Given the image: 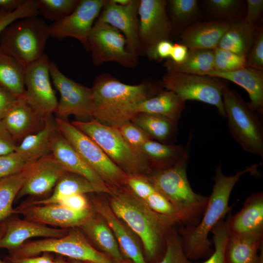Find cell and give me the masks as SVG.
<instances>
[{
  "mask_svg": "<svg viewBox=\"0 0 263 263\" xmlns=\"http://www.w3.org/2000/svg\"><path fill=\"white\" fill-rule=\"evenodd\" d=\"M93 117L98 122L116 127L130 121L138 106L164 90L161 80L147 79L137 85L121 82L108 73L95 78L92 87Z\"/></svg>",
  "mask_w": 263,
  "mask_h": 263,
  "instance_id": "6da1fadb",
  "label": "cell"
},
{
  "mask_svg": "<svg viewBox=\"0 0 263 263\" xmlns=\"http://www.w3.org/2000/svg\"><path fill=\"white\" fill-rule=\"evenodd\" d=\"M257 169L258 165L254 164L227 176L223 173L221 164L216 167L212 191L208 197L201 221L196 225H187L181 230L183 247L189 259L207 258L212 253L208 235L231 210L228 201L235 185L245 174L257 173Z\"/></svg>",
  "mask_w": 263,
  "mask_h": 263,
  "instance_id": "7a4b0ae2",
  "label": "cell"
},
{
  "mask_svg": "<svg viewBox=\"0 0 263 263\" xmlns=\"http://www.w3.org/2000/svg\"><path fill=\"white\" fill-rule=\"evenodd\" d=\"M109 205L115 215L140 239L149 260H156L172 227L180 222L152 210L133 193L115 189Z\"/></svg>",
  "mask_w": 263,
  "mask_h": 263,
  "instance_id": "3957f363",
  "label": "cell"
},
{
  "mask_svg": "<svg viewBox=\"0 0 263 263\" xmlns=\"http://www.w3.org/2000/svg\"><path fill=\"white\" fill-rule=\"evenodd\" d=\"M71 123L94 140L108 157L128 175L150 174L152 169L147 157L131 146L114 127L93 118Z\"/></svg>",
  "mask_w": 263,
  "mask_h": 263,
  "instance_id": "277c9868",
  "label": "cell"
},
{
  "mask_svg": "<svg viewBox=\"0 0 263 263\" xmlns=\"http://www.w3.org/2000/svg\"><path fill=\"white\" fill-rule=\"evenodd\" d=\"M188 158L171 167L154 170L148 178L156 189L179 210L184 223L192 225L204 212L208 197L192 189L187 173Z\"/></svg>",
  "mask_w": 263,
  "mask_h": 263,
  "instance_id": "5b68a950",
  "label": "cell"
},
{
  "mask_svg": "<svg viewBox=\"0 0 263 263\" xmlns=\"http://www.w3.org/2000/svg\"><path fill=\"white\" fill-rule=\"evenodd\" d=\"M222 97L225 118L232 136L244 151L263 157L262 115L226 85Z\"/></svg>",
  "mask_w": 263,
  "mask_h": 263,
  "instance_id": "8992f818",
  "label": "cell"
},
{
  "mask_svg": "<svg viewBox=\"0 0 263 263\" xmlns=\"http://www.w3.org/2000/svg\"><path fill=\"white\" fill-rule=\"evenodd\" d=\"M50 37L49 25L33 16L12 23L0 34V46L26 66L42 56Z\"/></svg>",
  "mask_w": 263,
  "mask_h": 263,
  "instance_id": "52a82bcc",
  "label": "cell"
},
{
  "mask_svg": "<svg viewBox=\"0 0 263 263\" xmlns=\"http://www.w3.org/2000/svg\"><path fill=\"white\" fill-rule=\"evenodd\" d=\"M57 129L85 163L112 189L126 185L128 175L90 137L68 120L56 117Z\"/></svg>",
  "mask_w": 263,
  "mask_h": 263,
  "instance_id": "ba28073f",
  "label": "cell"
},
{
  "mask_svg": "<svg viewBox=\"0 0 263 263\" xmlns=\"http://www.w3.org/2000/svg\"><path fill=\"white\" fill-rule=\"evenodd\" d=\"M54 253L72 260L90 263H112L108 256L93 247L79 231L69 230L65 236L25 243L10 252L15 257H32L41 253Z\"/></svg>",
  "mask_w": 263,
  "mask_h": 263,
  "instance_id": "9c48e42d",
  "label": "cell"
},
{
  "mask_svg": "<svg viewBox=\"0 0 263 263\" xmlns=\"http://www.w3.org/2000/svg\"><path fill=\"white\" fill-rule=\"evenodd\" d=\"M161 81L164 88L174 92L185 101L195 100L214 106L219 115L225 118L222 94L226 84L219 78L167 72Z\"/></svg>",
  "mask_w": 263,
  "mask_h": 263,
  "instance_id": "30bf717a",
  "label": "cell"
},
{
  "mask_svg": "<svg viewBox=\"0 0 263 263\" xmlns=\"http://www.w3.org/2000/svg\"><path fill=\"white\" fill-rule=\"evenodd\" d=\"M88 42L89 52L95 66L114 62L125 68L133 69L138 64L139 57L127 51L123 35L108 24L96 20Z\"/></svg>",
  "mask_w": 263,
  "mask_h": 263,
  "instance_id": "8fae6325",
  "label": "cell"
},
{
  "mask_svg": "<svg viewBox=\"0 0 263 263\" xmlns=\"http://www.w3.org/2000/svg\"><path fill=\"white\" fill-rule=\"evenodd\" d=\"M50 72L53 84L60 96L55 112L57 117L67 120L69 116L73 115L80 119H93L92 88L67 77L52 62L50 64Z\"/></svg>",
  "mask_w": 263,
  "mask_h": 263,
  "instance_id": "7c38bea8",
  "label": "cell"
},
{
  "mask_svg": "<svg viewBox=\"0 0 263 263\" xmlns=\"http://www.w3.org/2000/svg\"><path fill=\"white\" fill-rule=\"evenodd\" d=\"M168 0H140L139 34L144 55L153 60L156 45L169 40L172 26L167 12Z\"/></svg>",
  "mask_w": 263,
  "mask_h": 263,
  "instance_id": "4fadbf2b",
  "label": "cell"
},
{
  "mask_svg": "<svg viewBox=\"0 0 263 263\" xmlns=\"http://www.w3.org/2000/svg\"><path fill=\"white\" fill-rule=\"evenodd\" d=\"M105 0H80L70 15L49 25L50 36L59 40L75 38L89 52V37Z\"/></svg>",
  "mask_w": 263,
  "mask_h": 263,
  "instance_id": "5bb4252c",
  "label": "cell"
},
{
  "mask_svg": "<svg viewBox=\"0 0 263 263\" xmlns=\"http://www.w3.org/2000/svg\"><path fill=\"white\" fill-rule=\"evenodd\" d=\"M50 61L44 54L25 67V95L29 101L45 117L55 113L58 100L51 82Z\"/></svg>",
  "mask_w": 263,
  "mask_h": 263,
  "instance_id": "9a60e30c",
  "label": "cell"
},
{
  "mask_svg": "<svg viewBox=\"0 0 263 263\" xmlns=\"http://www.w3.org/2000/svg\"><path fill=\"white\" fill-rule=\"evenodd\" d=\"M140 0H131L125 6L106 0L96 20L118 30L126 41V50L138 57L144 55L139 34L138 7Z\"/></svg>",
  "mask_w": 263,
  "mask_h": 263,
  "instance_id": "2e32d148",
  "label": "cell"
},
{
  "mask_svg": "<svg viewBox=\"0 0 263 263\" xmlns=\"http://www.w3.org/2000/svg\"><path fill=\"white\" fill-rule=\"evenodd\" d=\"M50 117L44 116L29 101L24 93L17 97L1 122L19 144L27 136L41 130Z\"/></svg>",
  "mask_w": 263,
  "mask_h": 263,
  "instance_id": "e0dca14e",
  "label": "cell"
},
{
  "mask_svg": "<svg viewBox=\"0 0 263 263\" xmlns=\"http://www.w3.org/2000/svg\"><path fill=\"white\" fill-rule=\"evenodd\" d=\"M13 213L20 214L25 219L32 222L63 229L80 227L94 215L91 207L83 211H76L57 204L21 205L14 209Z\"/></svg>",
  "mask_w": 263,
  "mask_h": 263,
  "instance_id": "ac0fdd59",
  "label": "cell"
},
{
  "mask_svg": "<svg viewBox=\"0 0 263 263\" xmlns=\"http://www.w3.org/2000/svg\"><path fill=\"white\" fill-rule=\"evenodd\" d=\"M67 173L53 155L49 153L33 163L29 174L17 197L45 195Z\"/></svg>",
  "mask_w": 263,
  "mask_h": 263,
  "instance_id": "d6986e66",
  "label": "cell"
},
{
  "mask_svg": "<svg viewBox=\"0 0 263 263\" xmlns=\"http://www.w3.org/2000/svg\"><path fill=\"white\" fill-rule=\"evenodd\" d=\"M228 213L229 235L234 237L263 236V194L254 193L245 200L242 209L234 216Z\"/></svg>",
  "mask_w": 263,
  "mask_h": 263,
  "instance_id": "ffe728a7",
  "label": "cell"
},
{
  "mask_svg": "<svg viewBox=\"0 0 263 263\" xmlns=\"http://www.w3.org/2000/svg\"><path fill=\"white\" fill-rule=\"evenodd\" d=\"M5 233L0 241V248L15 250L29 239L34 237L56 238L66 235L67 229L51 227L26 219L14 218L5 222Z\"/></svg>",
  "mask_w": 263,
  "mask_h": 263,
  "instance_id": "44dd1931",
  "label": "cell"
},
{
  "mask_svg": "<svg viewBox=\"0 0 263 263\" xmlns=\"http://www.w3.org/2000/svg\"><path fill=\"white\" fill-rule=\"evenodd\" d=\"M231 23L219 20L196 22L178 34L179 43L189 49L214 50Z\"/></svg>",
  "mask_w": 263,
  "mask_h": 263,
  "instance_id": "7402d4cb",
  "label": "cell"
},
{
  "mask_svg": "<svg viewBox=\"0 0 263 263\" xmlns=\"http://www.w3.org/2000/svg\"><path fill=\"white\" fill-rule=\"evenodd\" d=\"M50 152L68 172L94 184L110 188L85 163L58 129L52 140Z\"/></svg>",
  "mask_w": 263,
  "mask_h": 263,
  "instance_id": "603a6c76",
  "label": "cell"
},
{
  "mask_svg": "<svg viewBox=\"0 0 263 263\" xmlns=\"http://www.w3.org/2000/svg\"><path fill=\"white\" fill-rule=\"evenodd\" d=\"M94 208L111 228L124 255L133 263H147L138 242L109 204L96 201L94 202Z\"/></svg>",
  "mask_w": 263,
  "mask_h": 263,
  "instance_id": "cb8c5ba5",
  "label": "cell"
},
{
  "mask_svg": "<svg viewBox=\"0 0 263 263\" xmlns=\"http://www.w3.org/2000/svg\"><path fill=\"white\" fill-rule=\"evenodd\" d=\"M206 75L232 81L247 92L251 106L263 114V70L245 67L236 70L219 72L212 70Z\"/></svg>",
  "mask_w": 263,
  "mask_h": 263,
  "instance_id": "d4e9b609",
  "label": "cell"
},
{
  "mask_svg": "<svg viewBox=\"0 0 263 263\" xmlns=\"http://www.w3.org/2000/svg\"><path fill=\"white\" fill-rule=\"evenodd\" d=\"M113 191V189L94 184L81 176L67 173L58 181L52 194L47 198L28 201L22 205L57 204L62 198L73 194H85L94 192H103L111 194Z\"/></svg>",
  "mask_w": 263,
  "mask_h": 263,
  "instance_id": "484cf974",
  "label": "cell"
},
{
  "mask_svg": "<svg viewBox=\"0 0 263 263\" xmlns=\"http://www.w3.org/2000/svg\"><path fill=\"white\" fill-rule=\"evenodd\" d=\"M57 130L52 115L41 130L27 136L18 144L15 151L26 163L38 160L50 152L52 141Z\"/></svg>",
  "mask_w": 263,
  "mask_h": 263,
  "instance_id": "4316f807",
  "label": "cell"
},
{
  "mask_svg": "<svg viewBox=\"0 0 263 263\" xmlns=\"http://www.w3.org/2000/svg\"><path fill=\"white\" fill-rule=\"evenodd\" d=\"M147 157L151 169L160 170L171 167L181 160L189 158L187 147L168 144L149 140L139 148Z\"/></svg>",
  "mask_w": 263,
  "mask_h": 263,
  "instance_id": "83f0119b",
  "label": "cell"
},
{
  "mask_svg": "<svg viewBox=\"0 0 263 263\" xmlns=\"http://www.w3.org/2000/svg\"><path fill=\"white\" fill-rule=\"evenodd\" d=\"M186 102L174 92L164 89L141 103L137 108L136 114L160 115L178 123L185 109Z\"/></svg>",
  "mask_w": 263,
  "mask_h": 263,
  "instance_id": "f1b7e54d",
  "label": "cell"
},
{
  "mask_svg": "<svg viewBox=\"0 0 263 263\" xmlns=\"http://www.w3.org/2000/svg\"><path fill=\"white\" fill-rule=\"evenodd\" d=\"M263 244V237L230 236L225 249L226 263H263L258 253Z\"/></svg>",
  "mask_w": 263,
  "mask_h": 263,
  "instance_id": "f546056e",
  "label": "cell"
},
{
  "mask_svg": "<svg viewBox=\"0 0 263 263\" xmlns=\"http://www.w3.org/2000/svg\"><path fill=\"white\" fill-rule=\"evenodd\" d=\"M80 227L96 245L113 261L124 260L112 230L103 219L94 216L88 219Z\"/></svg>",
  "mask_w": 263,
  "mask_h": 263,
  "instance_id": "4dcf8cb0",
  "label": "cell"
},
{
  "mask_svg": "<svg viewBox=\"0 0 263 263\" xmlns=\"http://www.w3.org/2000/svg\"><path fill=\"white\" fill-rule=\"evenodd\" d=\"M256 29L244 19L232 22L221 38L218 47L247 58L253 44Z\"/></svg>",
  "mask_w": 263,
  "mask_h": 263,
  "instance_id": "1f68e13d",
  "label": "cell"
},
{
  "mask_svg": "<svg viewBox=\"0 0 263 263\" xmlns=\"http://www.w3.org/2000/svg\"><path fill=\"white\" fill-rule=\"evenodd\" d=\"M152 139L165 144H173L178 123L160 115L139 113L131 120Z\"/></svg>",
  "mask_w": 263,
  "mask_h": 263,
  "instance_id": "d6a6232c",
  "label": "cell"
},
{
  "mask_svg": "<svg viewBox=\"0 0 263 263\" xmlns=\"http://www.w3.org/2000/svg\"><path fill=\"white\" fill-rule=\"evenodd\" d=\"M25 66L0 46V86L16 97L25 92Z\"/></svg>",
  "mask_w": 263,
  "mask_h": 263,
  "instance_id": "836d02e7",
  "label": "cell"
},
{
  "mask_svg": "<svg viewBox=\"0 0 263 263\" xmlns=\"http://www.w3.org/2000/svg\"><path fill=\"white\" fill-rule=\"evenodd\" d=\"M167 72L206 75L214 70L213 50L188 49L187 57L176 63L167 59L164 63Z\"/></svg>",
  "mask_w": 263,
  "mask_h": 263,
  "instance_id": "e575fe53",
  "label": "cell"
},
{
  "mask_svg": "<svg viewBox=\"0 0 263 263\" xmlns=\"http://www.w3.org/2000/svg\"><path fill=\"white\" fill-rule=\"evenodd\" d=\"M33 162L28 163L20 171L0 179V223L13 214V203L25 182Z\"/></svg>",
  "mask_w": 263,
  "mask_h": 263,
  "instance_id": "d590c367",
  "label": "cell"
},
{
  "mask_svg": "<svg viewBox=\"0 0 263 263\" xmlns=\"http://www.w3.org/2000/svg\"><path fill=\"white\" fill-rule=\"evenodd\" d=\"M173 32L179 33L202 17L197 0H170L167 5Z\"/></svg>",
  "mask_w": 263,
  "mask_h": 263,
  "instance_id": "8d00e7d4",
  "label": "cell"
},
{
  "mask_svg": "<svg viewBox=\"0 0 263 263\" xmlns=\"http://www.w3.org/2000/svg\"><path fill=\"white\" fill-rule=\"evenodd\" d=\"M206 12L212 20L231 22L244 19L245 1L241 0H205L202 1Z\"/></svg>",
  "mask_w": 263,
  "mask_h": 263,
  "instance_id": "74e56055",
  "label": "cell"
},
{
  "mask_svg": "<svg viewBox=\"0 0 263 263\" xmlns=\"http://www.w3.org/2000/svg\"><path fill=\"white\" fill-rule=\"evenodd\" d=\"M39 13L54 22L70 15L77 6L79 0H36Z\"/></svg>",
  "mask_w": 263,
  "mask_h": 263,
  "instance_id": "f35d334b",
  "label": "cell"
},
{
  "mask_svg": "<svg viewBox=\"0 0 263 263\" xmlns=\"http://www.w3.org/2000/svg\"><path fill=\"white\" fill-rule=\"evenodd\" d=\"M214 249L211 255L202 263H226L225 249L229 238L227 216L221 220L212 229Z\"/></svg>",
  "mask_w": 263,
  "mask_h": 263,
  "instance_id": "ab89813d",
  "label": "cell"
},
{
  "mask_svg": "<svg viewBox=\"0 0 263 263\" xmlns=\"http://www.w3.org/2000/svg\"><path fill=\"white\" fill-rule=\"evenodd\" d=\"M156 263H198L192 261L187 257L183 247L181 236L172 229L167 239L164 253Z\"/></svg>",
  "mask_w": 263,
  "mask_h": 263,
  "instance_id": "60d3db41",
  "label": "cell"
},
{
  "mask_svg": "<svg viewBox=\"0 0 263 263\" xmlns=\"http://www.w3.org/2000/svg\"><path fill=\"white\" fill-rule=\"evenodd\" d=\"M214 51V70L227 72L246 67V57L220 48Z\"/></svg>",
  "mask_w": 263,
  "mask_h": 263,
  "instance_id": "b9f144b4",
  "label": "cell"
},
{
  "mask_svg": "<svg viewBox=\"0 0 263 263\" xmlns=\"http://www.w3.org/2000/svg\"><path fill=\"white\" fill-rule=\"evenodd\" d=\"M39 14L36 0H25L24 2L13 12H7L0 9V34L8 26L19 19Z\"/></svg>",
  "mask_w": 263,
  "mask_h": 263,
  "instance_id": "7bdbcfd3",
  "label": "cell"
},
{
  "mask_svg": "<svg viewBox=\"0 0 263 263\" xmlns=\"http://www.w3.org/2000/svg\"><path fill=\"white\" fill-rule=\"evenodd\" d=\"M144 201L155 212L176 219L180 223H184L183 216L179 210L157 190L150 195Z\"/></svg>",
  "mask_w": 263,
  "mask_h": 263,
  "instance_id": "ee69618b",
  "label": "cell"
},
{
  "mask_svg": "<svg viewBox=\"0 0 263 263\" xmlns=\"http://www.w3.org/2000/svg\"><path fill=\"white\" fill-rule=\"evenodd\" d=\"M116 128L128 143L139 150L145 142L152 139L147 133L131 121L125 122Z\"/></svg>",
  "mask_w": 263,
  "mask_h": 263,
  "instance_id": "f6af8a7d",
  "label": "cell"
},
{
  "mask_svg": "<svg viewBox=\"0 0 263 263\" xmlns=\"http://www.w3.org/2000/svg\"><path fill=\"white\" fill-rule=\"evenodd\" d=\"M246 67L263 70V28L256 27L252 47L246 58Z\"/></svg>",
  "mask_w": 263,
  "mask_h": 263,
  "instance_id": "bcb514c9",
  "label": "cell"
},
{
  "mask_svg": "<svg viewBox=\"0 0 263 263\" xmlns=\"http://www.w3.org/2000/svg\"><path fill=\"white\" fill-rule=\"evenodd\" d=\"M126 185L135 196L143 201L157 190L148 178L144 175H128Z\"/></svg>",
  "mask_w": 263,
  "mask_h": 263,
  "instance_id": "7dc6e473",
  "label": "cell"
},
{
  "mask_svg": "<svg viewBox=\"0 0 263 263\" xmlns=\"http://www.w3.org/2000/svg\"><path fill=\"white\" fill-rule=\"evenodd\" d=\"M27 164L15 151L10 153L0 155V179L20 171L26 167Z\"/></svg>",
  "mask_w": 263,
  "mask_h": 263,
  "instance_id": "c3c4849f",
  "label": "cell"
},
{
  "mask_svg": "<svg viewBox=\"0 0 263 263\" xmlns=\"http://www.w3.org/2000/svg\"><path fill=\"white\" fill-rule=\"evenodd\" d=\"M244 20L257 27L263 11V0H246Z\"/></svg>",
  "mask_w": 263,
  "mask_h": 263,
  "instance_id": "681fc988",
  "label": "cell"
},
{
  "mask_svg": "<svg viewBox=\"0 0 263 263\" xmlns=\"http://www.w3.org/2000/svg\"><path fill=\"white\" fill-rule=\"evenodd\" d=\"M57 204L76 211H81L90 208L88 201L85 194H75L61 199Z\"/></svg>",
  "mask_w": 263,
  "mask_h": 263,
  "instance_id": "f907efd6",
  "label": "cell"
},
{
  "mask_svg": "<svg viewBox=\"0 0 263 263\" xmlns=\"http://www.w3.org/2000/svg\"><path fill=\"white\" fill-rule=\"evenodd\" d=\"M17 145L0 121V156L14 152Z\"/></svg>",
  "mask_w": 263,
  "mask_h": 263,
  "instance_id": "816d5d0a",
  "label": "cell"
},
{
  "mask_svg": "<svg viewBox=\"0 0 263 263\" xmlns=\"http://www.w3.org/2000/svg\"><path fill=\"white\" fill-rule=\"evenodd\" d=\"M17 97L0 86V121L5 115Z\"/></svg>",
  "mask_w": 263,
  "mask_h": 263,
  "instance_id": "f5cc1de1",
  "label": "cell"
},
{
  "mask_svg": "<svg viewBox=\"0 0 263 263\" xmlns=\"http://www.w3.org/2000/svg\"><path fill=\"white\" fill-rule=\"evenodd\" d=\"M10 263H54V260L50 253H43L40 256L15 257L9 256L7 258Z\"/></svg>",
  "mask_w": 263,
  "mask_h": 263,
  "instance_id": "db71d44e",
  "label": "cell"
},
{
  "mask_svg": "<svg viewBox=\"0 0 263 263\" xmlns=\"http://www.w3.org/2000/svg\"><path fill=\"white\" fill-rule=\"evenodd\" d=\"M172 46L173 44L169 40L160 41L155 48L154 60L161 61L169 58Z\"/></svg>",
  "mask_w": 263,
  "mask_h": 263,
  "instance_id": "11a10c76",
  "label": "cell"
},
{
  "mask_svg": "<svg viewBox=\"0 0 263 263\" xmlns=\"http://www.w3.org/2000/svg\"><path fill=\"white\" fill-rule=\"evenodd\" d=\"M188 48L180 43L173 44L169 58L176 63H180L185 60L187 56Z\"/></svg>",
  "mask_w": 263,
  "mask_h": 263,
  "instance_id": "9f6ffc18",
  "label": "cell"
},
{
  "mask_svg": "<svg viewBox=\"0 0 263 263\" xmlns=\"http://www.w3.org/2000/svg\"><path fill=\"white\" fill-rule=\"evenodd\" d=\"M25 0H0V9L7 12H13L19 8Z\"/></svg>",
  "mask_w": 263,
  "mask_h": 263,
  "instance_id": "6f0895ef",
  "label": "cell"
},
{
  "mask_svg": "<svg viewBox=\"0 0 263 263\" xmlns=\"http://www.w3.org/2000/svg\"><path fill=\"white\" fill-rule=\"evenodd\" d=\"M6 229V224L5 221L0 223V241L3 236ZM0 263H10L8 261L5 262L0 259Z\"/></svg>",
  "mask_w": 263,
  "mask_h": 263,
  "instance_id": "680465c9",
  "label": "cell"
},
{
  "mask_svg": "<svg viewBox=\"0 0 263 263\" xmlns=\"http://www.w3.org/2000/svg\"><path fill=\"white\" fill-rule=\"evenodd\" d=\"M112 1L117 5L125 6L130 2L131 0H112Z\"/></svg>",
  "mask_w": 263,
  "mask_h": 263,
  "instance_id": "91938a15",
  "label": "cell"
},
{
  "mask_svg": "<svg viewBox=\"0 0 263 263\" xmlns=\"http://www.w3.org/2000/svg\"><path fill=\"white\" fill-rule=\"evenodd\" d=\"M54 263H68V262L65 261L61 258H57L54 260Z\"/></svg>",
  "mask_w": 263,
  "mask_h": 263,
  "instance_id": "94428289",
  "label": "cell"
},
{
  "mask_svg": "<svg viewBox=\"0 0 263 263\" xmlns=\"http://www.w3.org/2000/svg\"><path fill=\"white\" fill-rule=\"evenodd\" d=\"M68 263H87V262L78 261V260H72V261L70 262H68Z\"/></svg>",
  "mask_w": 263,
  "mask_h": 263,
  "instance_id": "6125c7cd",
  "label": "cell"
},
{
  "mask_svg": "<svg viewBox=\"0 0 263 263\" xmlns=\"http://www.w3.org/2000/svg\"><path fill=\"white\" fill-rule=\"evenodd\" d=\"M112 263H132L128 262V261H125L124 260H123L122 261H118V262H113H113Z\"/></svg>",
  "mask_w": 263,
  "mask_h": 263,
  "instance_id": "be15d7a7",
  "label": "cell"
},
{
  "mask_svg": "<svg viewBox=\"0 0 263 263\" xmlns=\"http://www.w3.org/2000/svg\"><path fill=\"white\" fill-rule=\"evenodd\" d=\"M87 263H88V262H87Z\"/></svg>",
  "mask_w": 263,
  "mask_h": 263,
  "instance_id": "e7e4bbea",
  "label": "cell"
}]
</instances>
